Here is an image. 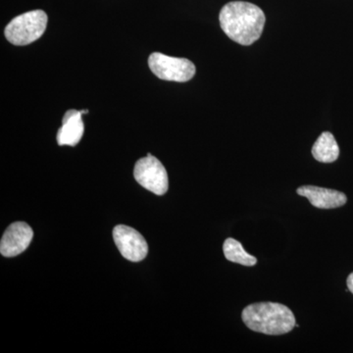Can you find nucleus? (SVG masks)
Listing matches in <instances>:
<instances>
[{"label":"nucleus","instance_id":"nucleus-1","mask_svg":"<svg viewBox=\"0 0 353 353\" xmlns=\"http://www.w3.org/2000/svg\"><path fill=\"white\" fill-rule=\"evenodd\" d=\"M220 26L232 41L250 46L263 32L266 17L260 7L250 2L232 1L221 9Z\"/></svg>","mask_w":353,"mask_h":353},{"label":"nucleus","instance_id":"nucleus-2","mask_svg":"<svg viewBox=\"0 0 353 353\" xmlns=\"http://www.w3.org/2000/svg\"><path fill=\"white\" fill-rule=\"evenodd\" d=\"M248 329L265 334H288L296 327V317L284 304L253 303L246 306L241 314Z\"/></svg>","mask_w":353,"mask_h":353},{"label":"nucleus","instance_id":"nucleus-3","mask_svg":"<svg viewBox=\"0 0 353 353\" xmlns=\"http://www.w3.org/2000/svg\"><path fill=\"white\" fill-rule=\"evenodd\" d=\"M48 15L43 10H32L14 18L6 26V37L14 46H27L38 41L48 26Z\"/></svg>","mask_w":353,"mask_h":353},{"label":"nucleus","instance_id":"nucleus-4","mask_svg":"<svg viewBox=\"0 0 353 353\" xmlns=\"http://www.w3.org/2000/svg\"><path fill=\"white\" fill-rule=\"evenodd\" d=\"M148 66L155 76L170 82H189L196 75V66L185 58L168 57L163 53H152Z\"/></svg>","mask_w":353,"mask_h":353},{"label":"nucleus","instance_id":"nucleus-5","mask_svg":"<svg viewBox=\"0 0 353 353\" xmlns=\"http://www.w3.org/2000/svg\"><path fill=\"white\" fill-rule=\"evenodd\" d=\"M134 179L137 182L157 196H163L169 188L168 174L163 164L148 153L141 158L134 166Z\"/></svg>","mask_w":353,"mask_h":353},{"label":"nucleus","instance_id":"nucleus-6","mask_svg":"<svg viewBox=\"0 0 353 353\" xmlns=\"http://www.w3.org/2000/svg\"><path fill=\"white\" fill-rule=\"evenodd\" d=\"M113 238L121 254L130 261H141L148 255V243L137 230L118 225L114 228Z\"/></svg>","mask_w":353,"mask_h":353},{"label":"nucleus","instance_id":"nucleus-7","mask_svg":"<svg viewBox=\"0 0 353 353\" xmlns=\"http://www.w3.org/2000/svg\"><path fill=\"white\" fill-rule=\"evenodd\" d=\"M34 236L32 228L25 222H15L7 228L0 241V252L3 256L14 257L27 250Z\"/></svg>","mask_w":353,"mask_h":353},{"label":"nucleus","instance_id":"nucleus-8","mask_svg":"<svg viewBox=\"0 0 353 353\" xmlns=\"http://www.w3.org/2000/svg\"><path fill=\"white\" fill-rule=\"evenodd\" d=\"M299 196L306 197L316 208H338L347 203V196L338 190L324 189L314 185H303L296 190Z\"/></svg>","mask_w":353,"mask_h":353},{"label":"nucleus","instance_id":"nucleus-9","mask_svg":"<svg viewBox=\"0 0 353 353\" xmlns=\"http://www.w3.org/2000/svg\"><path fill=\"white\" fill-rule=\"evenodd\" d=\"M88 112V110H68L65 113L57 134L58 145L75 146L80 143L85 131L82 116Z\"/></svg>","mask_w":353,"mask_h":353},{"label":"nucleus","instance_id":"nucleus-10","mask_svg":"<svg viewBox=\"0 0 353 353\" xmlns=\"http://www.w3.org/2000/svg\"><path fill=\"white\" fill-rule=\"evenodd\" d=\"M312 155L317 161L322 163H332L340 155V148L336 139L330 132H322L312 148Z\"/></svg>","mask_w":353,"mask_h":353},{"label":"nucleus","instance_id":"nucleus-11","mask_svg":"<svg viewBox=\"0 0 353 353\" xmlns=\"http://www.w3.org/2000/svg\"><path fill=\"white\" fill-rule=\"evenodd\" d=\"M225 257L229 261L243 265V266H254L257 263L256 257L252 256L245 252L243 245L234 239L229 238L223 245Z\"/></svg>","mask_w":353,"mask_h":353},{"label":"nucleus","instance_id":"nucleus-12","mask_svg":"<svg viewBox=\"0 0 353 353\" xmlns=\"http://www.w3.org/2000/svg\"><path fill=\"white\" fill-rule=\"evenodd\" d=\"M347 284L348 290H350V292L353 294V273L348 276Z\"/></svg>","mask_w":353,"mask_h":353}]
</instances>
